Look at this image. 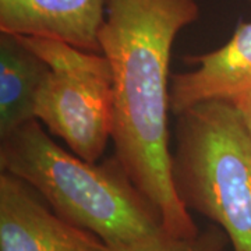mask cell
<instances>
[{
    "mask_svg": "<svg viewBox=\"0 0 251 251\" xmlns=\"http://www.w3.org/2000/svg\"><path fill=\"white\" fill-rule=\"evenodd\" d=\"M198 17L197 0H105L99 32L113 75V156L177 237L200 230L172 180L169 67L176 36Z\"/></svg>",
    "mask_w": 251,
    "mask_h": 251,
    "instance_id": "cell-1",
    "label": "cell"
},
{
    "mask_svg": "<svg viewBox=\"0 0 251 251\" xmlns=\"http://www.w3.org/2000/svg\"><path fill=\"white\" fill-rule=\"evenodd\" d=\"M1 172L16 176L63 219L110 247L163 230L161 216L115 156L88 162L52 140L34 119L1 138Z\"/></svg>",
    "mask_w": 251,
    "mask_h": 251,
    "instance_id": "cell-2",
    "label": "cell"
},
{
    "mask_svg": "<svg viewBox=\"0 0 251 251\" xmlns=\"http://www.w3.org/2000/svg\"><path fill=\"white\" fill-rule=\"evenodd\" d=\"M171 173L175 190L224 230L233 251H251V140L230 102L177 115Z\"/></svg>",
    "mask_w": 251,
    "mask_h": 251,
    "instance_id": "cell-3",
    "label": "cell"
},
{
    "mask_svg": "<svg viewBox=\"0 0 251 251\" xmlns=\"http://www.w3.org/2000/svg\"><path fill=\"white\" fill-rule=\"evenodd\" d=\"M48 64L38 92L35 119L70 151L98 162L115 126L113 75L105 54L56 39L16 36Z\"/></svg>",
    "mask_w": 251,
    "mask_h": 251,
    "instance_id": "cell-4",
    "label": "cell"
},
{
    "mask_svg": "<svg viewBox=\"0 0 251 251\" xmlns=\"http://www.w3.org/2000/svg\"><path fill=\"white\" fill-rule=\"evenodd\" d=\"M0 251H113L97 234L57 215L16 176L0 175Z\"/></svg>",
    "mask_w": 251,
    "mask_h": 251,
    "instance_id": "cell-5",
    "label": "cell"
},
{
    "mask_svg": "<svg viewBox=\"0 0 251 251\" xmlns=\"http://www.w3.org/2000/svg\"><path fill=\"white\" fill-rule=\"evenodd\" d=\"M194 70L171 78V113L214 100L232 102L251 91V21H240L230 39L212 52L186 57Z\"/></svg>",
    "mask_w": 251,
    "mask_h": 251,
    "instance_id": "cell-6",
    "label": "cell"
},
{
    "mask_svg": "<svg viewBox=\"0 0 251 251\" xmlns=\"http://www.w3.org/2000/svg\"><path fill=\"white\" fill-rule=\"evenodd\" d=\"M105 0H0V32L62 41L100 53Z\"/></svg>",
    "mask_w": 251,
    "mask_h": 251,
    "instance_id": "cell-7",
    "label": "cell"
},
{
    "mask_svg": "<svg viewBox=\"0 0 251 251\" xmlns=\"http://www.w3.org/2000/svg\"><path fill=\"white\" fill-rule=\"evenodd\" d=\"M49 67L7 34L0 36V140L35 119L38 92Z\"/></svg>",
    "mask_w": 251,
    "mask_h": 251,
    "instance_id": "cell-8",
    "label": "cell"
},
{
    "mask_svg": "<svg viewBox=\"0 0 251 251\" xmlns=\"http://www.w3.org/2000/svg\"><path fill=\"white\" fill-rule=\"evenodd\" d=\"M229 239L224 230L209 225L191 237H177L161 230L137 242L112 247L113 251H225Z\"/></svg>",
    "mask_w": 251,
    "mask_h": 251,
    "instance_id": "cell-9",
    "label": "cell"
},
{
    "mask_svg": "<svg viewBox=\"0 0 251 251\" xmlns=\"http://www.w3.org/2000/svg\"><path fill=\"white\" fill-rule=\"evenodd\" d=\"M237 110L239 116L242 119L244 128L251 140V91L247 94H243L230 102Z\"/></svg>",
    "mask_w": 251,
    "mask_h": 251,
    "instance_id": "cell-10",
    "label": "cell"
}]
</instances>
